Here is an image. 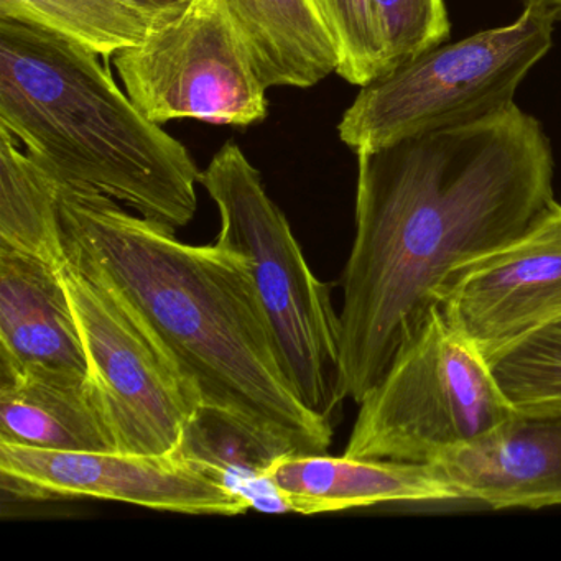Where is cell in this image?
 <instances>
[{"instance_id":"5b68a950","label":"cell","mask_w":561,"mask_h":561,"mask_svg":"<svg viewBox=\"0 0 561 561\" xmlns=\"http://www.w3.org/2000/svg\"><path fill=\"white\" fill-rule=\"evenodd\" d=\"M514 407L488 357L436 305L360 400L344 455L433 465L497 428Z\"/></svg>"},{"instance_id":"7a4b0ae2","label":"cell","mask_w":561,"mask_h":561,"mask_svg":"<svg viewBox=\"0 0 561 561\" xmlns=\"http://www.w3.org/2000/svg\"><path fill=\"white\" fill-rule=\"evenodd\" d=\"M67 255L103 275L198 390L291 453H327L333 423L295 390L244 255L192 245L96 192L60 185Z\"/></svg>"},{"instance_id":"603a6c76","label":"cell","mask_w":561,"mask_h":561,"mask_svg":"<svg viewBox=\"0 0 561 561\" xmlns=\"http://www.w3.org/2000/svg\"><path fill=\"white\" fill-rule=\"evenodd\" d=\"M524 4H540L561 19V0H524Z\"/></svg>"},{"instance_id":"7c38bea8","label":"cell","mask_w":561,"mask_h":561,"mask_svg":"<svg viewBox=\"0 0 561 561\" xmlns=\"http://www.w3.org/2000/svg\"><path fill=\"white\" fill-rule=\"evenodd\" d=\"M60 267L0 249V379L31 373L88 377Z\"/></svg>"},{"instance_id":"ffe728a7","label":"cell","mask_w":561,"mask_h":561,"mask_svg":"<svg viewBox=\"0 0 561 561\" xmlns=\"http://www.w3.org/2000/svg\"><path fill=\"white\" fill-rule=\"evenodd\" d=\"M488 360L514 405L561 400V321L502 347Z\"/></svg>"},{"instance_id":"277c9868","label":"cell","mask_w":561,"mask_h":561,"mask_svg":"<svg viewBox=\"0 0 561 561\" xmlns=\"http://www.w3.org/2000/svg\"><path fill=\"white\" fill-rule=\"evenodd\" d=\"M218 206V244L244 255L301 402L333 423L343 405L341 321L331 290L311 272L261 172L241 147L219 149L202 173Z\"/></svg>"},{"instance_id":"6da1fadb","label":"cell","mask_w":561,"mask_h":561,"mask_svg":"<svg viewBox=\"0 0 561 561\" xmlns=\"http://www.w3.org/2000/svg\"><path fill=\"white\" fill-rule=\"evenodd\" d=\"M356 238L343 274L341 383L360 400L436 307L455 268L557 206L553 156L517 104L357 152Z\"/></svg>"},{"instance_id":"d6986e66","label":"cell","mask_w":561,"mask_h":561,"mask_svg":"<svg viewBox=\"0 0 561 561\" xmlns=\"http://www.w3.org/2000/svg\"><path fill=\"white\" fill-rule=\"evenodd\" d=\"M340 55L337 75L366 87L389 71V54L376 0H313Z\"/></svg>"},{"instance_id":"52a82bcc","label":"cell","mask_w":561,"mask_h":561,"mask_svg":"<svg viewBox=\"0 0 561 561\" xmlns=\"http://www.w3.org/2000/svg\"><path fill=\"white\" fill-rule=\"evenodd\" d=\"M60 274L87 354L88 379L119 451H173L183 426L202 405L198 390L103 275L70 257Z\"/></svg>"},{"instance_id":"9a60e30c","label":"cell","mask_w":561,"mask_h":561,"mask_svg":"<svg viewBox=\"0 0 561 561\" xmlns=\"http://www.w3.org/2000/svg\"><path fill=\"white\" fill-rule=\"evenodd\" d=\"M265 87L310 88L337 73L340 55L313 0H225Z\"/></svg>"},{"instance_id":"8fae6325","label":"cell","mask_w":561,"mask_h":561,"mask_svg":"<svg viewBox=\"0 0 561 561\" xmlns=\"http://www.w3.org/2000/svg\"><path fill=\"white\" fill-rule=\"evenodd\" d=\"M433 466L459 501L494 511L561 505V400L515 405L497 428Z\"/></svg>"},{"instance_id":"8992f818","label":"cell","mask_w":561,"mask_h":561,"mask_svg":"<svg viewBox=\"0 0 561 561\" xmlns=\"http://www.w3.org/2000/svg\"><path fill=\"white\" fill-rule=\"evenodd\" d=\"M557 15L525 4L514 24L439 44L360 87L337 134L354 152L402 137L474 123L514 104L548 54Z\"/></svg>"},{"instance_id":"4fadbf2b","label":"cell","mask_w":561,"mask_h":561,"mask_svg":"<svg viewBox=\"0 0 561 561\" xmlns=\"http://www.w3.org/2000/svg\"><path fill=\"white\" fill-rule=\"evenodd\" d=\"M265 479L280 492L287 512L304 515L396 502L459 501L435 466L389 459L287 453L272 462Z\"/></svg>"},{"instance_id":"30bf717a","label":"cell","mask_w":561,"mask_h":561,"mask_svg":"<svg viewBox=\"0 0 561 561\" xmlns=\"http://www.w3.org/2000/svg\"><path fill=\"white\" fill-rule=\"evenodd\" d=\"M485 357L561 321V205L511 244L455 268L436 291Z\"/></svg>"},{"instance_id":"44dd1931","label":"cell","mask_w":561,"mask_h":561,"mask_svg":"<svg viewBox=\"0 0 561 561\" xmlns=\"http://www.w3.org/2000/svg\"><path fill=\"white\" fill-rule=\"evenodd\" d=\"M389 54V70L449 37L443 0H376Z\"/></svg>"},{"instance_id":"5bb4252c","label":"cell","mask_w":561,"mask_h":561,"mask_svg":"<svg viewBox=\"0 0 561 561\" xmlns=\"http://www.w3.org/2000/svg\"><path fill=\"white\" fill-rule=\"evenodd\" d=\"M0 443L54 451H119L91 380L64 374L0 379Z\"/></svg>"},{"instance_id":"7402d4cb","label":"cell","mask_w":561,"mask_h":561,"mask_svg":"<svg viewBox=\"0 0 561 561\" xmlns=\"http://www.w3.org/2000/svg\"><path fill=\"white\" fill-rule=\"evenodd\" d=\"M144 8L152 9L156 12L173 11V9L182 8L188 0H136Z\"/></svg>"},{"instance_id":"9c48e42d","label":"cell","mask_w":561,"mask_h":561,"mask_svg":"<svg viewBox=\"0 0 561 561\" xmlns=\"http://www.w3.org/2000/svg\"><path fill=\"white\" fill-rule=\"evenodd\" d=\"M2 491L32 499H103L153 511L239 515L248 499L182 453L54 451L0 443Z\"/></svg>"},{"instance_id":"ac0fdd59","label":"cell","mask_w":561,"mask_h":561,"mask_svg":"<svg viewBox=\"0 0 561 561\" xmlns=\"http://www.w3.org/2000/svg\"><path fill=\"white\" fill-rule=\"evenodd\" d=\"M160 14L136 0H0V19L34 25L104 58L140 44Z\"/></svg>"},{"instance_id":"3957f363","label":"cell","mask_w":561,"mask_h":561,"mask_svg":"<svg viewBox=\"0 0 561 561\" xmlns=\"http://www.w3.org/2000/svg\"><path fill=\"white\" fill-rule=\"evenodd\" d=\"M0 127L55 182L113 198L165 228L198 209L192 153L119 90L98 55L0 19Z\"/></svg>"},{"instance_id":"e0dca14e","label":"cell","mask_w":561,"mask_h":561,"mask_svg":"<svg viewBox=\"0 0 561 561\" xmlns=\"http://www.w3.org/2000/svg\"><path fill=\"white\" fill-rule=\"evenodd\" d=\"M60 183L0 127V249L67 262Z\"/></svg>"},{"instance_id":"2e32d148","label":"cell","mask_w":561,"mask_h":561,"mask_svg":"<svg viewBox=\"0 0 561 561\" xmlns=\"http://www.w3.org/2000/svg\"><path fill=\"white\" fill-rule=\"evenodd\" d=\"M175 449L211 469L248 499L254 511L287 512L280 492L265 479V472L275 459L291 453L290 449L254 432L225 410L199 405L183 426Z\"/></svg>"},{"instance_id":"ba28073f","label":"cell","mask_w":561,"mask_h":561,"mask_svg":"<svg viewBox=\"0 0 561 561\" xmlns=\"http://www.w3.org/2000/svg\"><path fill=\"white\" fill-rule=\"evenodd\" d=\"M113 64L127 96L153 123L245 127L267 117L268 88L225 0H188L162 12Z\"/></svg>"}]
</instances>
